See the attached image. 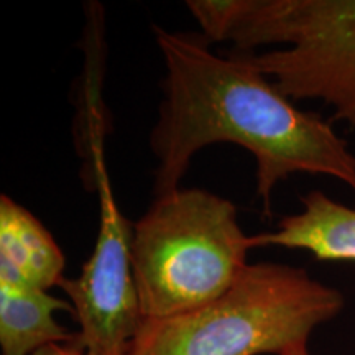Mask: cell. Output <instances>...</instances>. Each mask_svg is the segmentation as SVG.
Listing matches in <instances>:
<instances>
[{
  "instance_id": "1",
  "label": "cell",
  "mask_w": 355,
  "mask_h": 355,
  "mask_svg": "<svg viewBox=\"0 0 355 355\" xmlns=\"http://www.w3.org/2000/svg\"><path fill=\"white\" fill-rule=\"evenodd\" d=\"M152 28L166 68L150 135L155 198L180 188L191 158L220 141L254 155L265 217L273 188L293 173L336 178L355 191V155L321 115L296 107L242 53L217 56L202 33Z\"/></svg>"
},
{
  "instance_id": "2",
  "label": "cell",
  "mask_w": 355,
  "mask_h": 355,
  "mask_svg": "<svg viewBox=\"0 0 355 355\" xmlns=\"http://www.w3.org/2000/svg\"><path fill=\"white\" fill-rule=\"evenodd\" d=\"M209 42H232L291 101L355 127V0H189Z\"/></svg>"
},
{
  "instance_id": "3",
  "label": "cell",
  "mask_w": 355,
  "mask_h": 355,
  "mask_svg": "<svg viewBox=\"0 0 355 355\" xmlns=\"http://www.w3.org/2000/svg\"><path fill=\"white\" fill-rule=\"evenodd\" d=\"M337 288L304 268L248 265L220 298L188 313L144 319L125 355H298L344 309Z\"/></svg>"
},
{
  "instance_id": "4",
  "label": "cell",
  "mask_w": 355,
  "mask_h": 355,
  "mask_svg": "<svg viewBox=\"0 0 355 355\" xmlns=\"http://www.w3.org/2000/svg\"><path fill=\"white\" fill-rule=\"evenodd\" d=\"M254 248L237 207L206 189L178 188L158 196L133 224L132 266L144 319H163L225 295Z\"/></svg>"
},
{
  "instance_id": "5",
  "label": "cell",
  "mask_w": 355,
  "mask_h": 355,
  "mask_svg": "<svg viewBox=\"0 0 355 355\" xmlns=\"http://www.w3.org/2000/svg\"><path fill=\"white\" fill-rule=\"evenodd\" d=\"M99 173L101 225L94 250L79 277H64L58 286L79 324L71 345L87 355H125L144 322L132 266L133 224L119 211L104 168Z\"/></svg>"
},
{
  "instance_id": "6",
  "label": "cell",
  "mask_w": 355,
  "mask_h": 355,
  "mask_svg": "<svg viewBox=\"0 0 355 355\" xmlns=\"http://www.w3.org/2000/svg\"><path fill=\"white\" fill-rule=\"evenodd\" d=\"M64 254L46 227L13 201L0 196V285L50 290L63 279Z\"/></svg>"
},
{
  "instance_id": "7",
  "label": "cell",
  "mask_w": 355,
  "mask_h": 355,
  "mask_svg": "<svg viewBox=\"0 0 355 355\" xmlns=\"http://www.w3.org/2000/svg\"><path fill=\"white\" fill-rule=\"evenodd\" d=\"M303 211L282 217L273 232L252 237L255 247L306 250L321 261H355V206L322 191L301 196Z\"/></svg>"
},
{
  "instance_id": "8",
  "label": "cell",
  "mask_w": 355,
  "mask_h": 355,
  "mask_svg": "<svg viewBox=\"0 0 355 355\" xmlns=\"http://www.w3.org/2000/svg\"><path fill=\"white\" fill-rule=\"evenodd\" d=\"M56 311L73 313V306L46 290L0 285L2 355H33L50 344H73L76 332L56 322Z\"/></svg>"
},
{
  "instance_id": "9",
  "label": "cell",
  "mask_w": 355,
  "mask_h": 355,
  "mask_svg": "<svg viewBox=\"0 0 355 355\" xmlns=\"http://www.w3.org/2000/svg\"><path fill=\"white\" fill-rule=\"evenodd\" d=\"M33 355H87V354L71 344H50L46 345V347L37 350Z\"/></svg>"
},
{
  "instance_id": "10",
  "label": "cell",
  "mask_w": 355,
  "mask_h": 355,
  "mask_svg": "<svg viewBox=\"0 0 355 355\" xmlns=\"http://www.w3.org/2000/svg\"><path fill=\"white\" fill-rule=\"evenodd\" d=\"M298 355H313L311 352H304V354H298Z\"/></svg>"
}]
</instances>
